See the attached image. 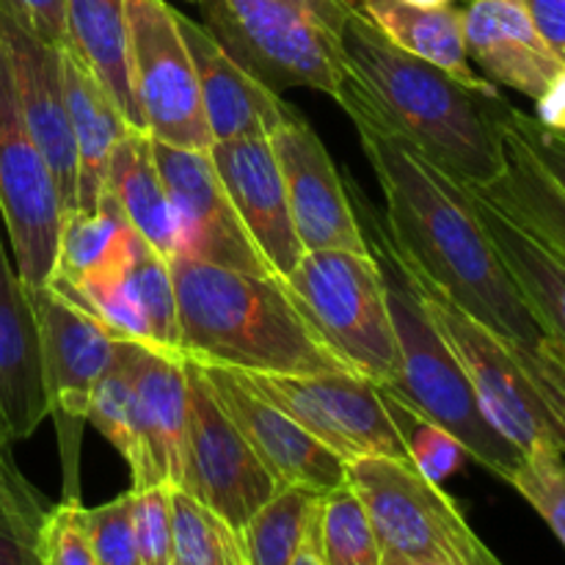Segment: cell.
Returning <instances> with one entry per match:
<instances>
[{
    "label": "cell",
    "instance_id": "cell-1",
    "mask_svg": "<svg viewBox=\"0 0 565 565\" xmlns=\"http://www.w3.org/2000/svg\"><path fill=\"white\" fill-rule=\"evenodd\" d=\"M384 193L392 241L414 270L502 342L550 412L565 452V345L535 315L486 235L469 188L367 125H353Z\"/></svg>",
    "mask_w": 565,
    "mask_h": 565
},
{
    "label": "cell",
    "instance_id": "cell-2",
    "mask_svg": "<svg viewBox=\"0 0 565 565\" xmlns=\"http://www.w3.org/2000/svg\"><path fill=\"white\" fill-rule=\"evenodd\" d=\"M353 125L408 143L463 185L505 171L500 121L511 108L497 86L475 88L395 47L356 6L345 28V83L337 99Z\"/></svg>",
    "mask_w": 565,
    "mask_h": 565
},
{
    "label": "cell",
    "instance_id": "cell-3",
    "mask_svg": "<svg viewBox=\"0 0 565 565\" xmlns=\"http://www.w3.org/2000/svg\"><path fill=\"white\" fill-rule=\"evenodd\" d=\"M182 359L241 373H351L309 329L279 276L169 259Z\"/></svg>",
    "mask_w": 565,
    "mask_h": 565
},
{
    "label": "cell",
    "instance_id": "cell-4",
    "mask_svg": "<svg viewBox=\"0 0 565 565\" xmlns=\"http://www.w3.org/2000/svg\"><path fill=\"white\" fill-rule=\"evenodd\" d=\"M345 188L351 193L367 252L373 254L384 276L392 326H395L397 348H401V379L395 386H384V390L423 414L425 419L441 425L447 434H452L467 447L472 461L508 483L522 463L524 452L486 419L467 373L430 320L417 287L408 279V270L392 241L384 213L370 202L353 177H345Z\"/></svg>",
    "mask_w": 565,
    "mask_h": 565
},
{
    "label": "cell",
    "instance_id": "cell-5",
    "mask_svg": "<svg viewBox=\"0 0 565 565\" xmlns=\"http://www.w3.org/2000/svg\"><path fill=\"white\" fill-rule=\"evenodd\" d=\"M202 25L274 92L312 88L340 99L345 28L359 0H196Z\"/></svg>",
    "mask_w": 565,
    "mask_h": 565
},
{
    "label": "cell",
    "instance_id": "cell-6",
    "mask_svg": "<svg viewBox=\"0 0 565 565\" xmlns=\"http://www.w3.org/2000/svg\"><path fill=\"white\" fill-rule=\"evenodd\" d=\"M281 281L309 329L353 375L379 386L397 384L401 348L373 254L342 248L303 252Z\"/></svg>",
    "mask_w": 565,
    "mask_h": 565
},
{
    "label": "cell",
    "instance_id": "cell-7",
    "mask_svg": "<svg viewBox=\"0 0 565 565\" xmlns=\"http://www.w3.org/2000/svg\"><path fill=\"white\" fill-rule=\"evenodd\" d=\"M379 539L384 565L439 561L450 565H502L469 527L461 508L439 483L397 458H359L345 467Z\"/></svg>",
    "mask_w": 565,
    "mask_h": 565
},
{
    "label": "cell",
    "instance_id": "cell-8",
    "mask_svg": "<svg viewBox=\"0 0 565 565\" xmlns=\"http://www.w3.org/2000/svg\"><path fill=\"white\" fill-rule=\"evenodd\" d=\"M39 326L42 381L50 419L58 434L61 467H64V500L77 497L83 425L88 423L94 386L114 359L116 337L75 298L53 285L28 287Z\"/></svg>",
    "mask_w": 565,
    "mask_h": 565
},
{
    "label": "cell",
    "instance_id": "cell-9",
    "mask_svg": "<svg viewBox=\"0 0 565 565\" xmlns=\"http://www.w3.org/2000/svg\"><path fill=\"white\" fill-rule=\"evenodd\" d=\"M243 384L303 430L323 441L345 463L359 458L408 461L401 430L392 423L379 384L353 373H241Z\"/></svg>",
    "mask_w": 565,
    "mask_h": 565
},
{
    "label": "cell",
    "instance_id": "cell-10",
    "mask_svg": "<svg viewBox=\"0 0 565 565\" xmlns=\"http://www.w3.org/2000/svg\"><path fill=\"white\" fill-rule=\"evenodd\" d=\"M130 83L143 130L180 149L213 147L196 70L177 9L166 0H125Z\"/></svg>",
    "mask_w": 565,
    "mask_h": 565
},
{
    "label": "cell",
    "instance_id": "cell-11",
    "mask_svg": "<svg viewBox=\"0 0 565 565\" xmlns=\"http://www.w3.org/2000/svg\"><path fill=\"white\" fill-rule=\"evenodd\" d=\"M0 221L11 259L28 287H44L58 259L64 204L53 169L28 132L9 66L0 53Z\"/></svg>",
    "mask_w": 565,
    "mask_h": 565
},
{
    "label": "cell",
    "instance_id": "cell-12",
    "mask_svg": "<svg viewBox=\"0 0 565 565\" xmlns=\"http://www.w3.org/2000/svg\"><path fill=\"white\" fill-rule=\"evenodd\" d=\"M403 265H406L408 279L417 287L430 320L467 373L486 419L522 452L550 445V441L561 445L539 392L519 370L511 353L502 348V342L483 326L475 323L467 312H461L434 281L414 270L406 257H403Z\"/></svg>",
    "mask_w": 565,
    "mask_h": 565
},
{
    "label": "cell",
    "instance_id": "cell-13",
    "mask_svg": "<svg viewBox=\"0 0 565 565\" xmlns=\"http://www.w3.org/2000/svg\"><path fill=\"white\" fill-rule=\"evenodd\" d=\"M177 489L196 497L237 533L281 489L226 417L196 362H188V439Z\"/></svg>",
    "mask_w": 565,
    "mask_h": 565
},
{
    "label": "cell",
    "instance_id": "cell-14",
    "mask_svg": "<svg viewBox=\"0 0 565 565\" xmlns=\"http://www.w3.org/2000/svg\"><path fill=\"white\" fill-rule=\"evenodd\" d=\"M152 152L177 218V254L243 274L276 276L243 230L210 149H180L152 138Z\"/></svg>",
    "mask_w": 565,
    "mask_h": 565
},
{
    "label": "cell",
    "instance_id": "cell-15",
    "mask_svg": "<svg viewBox=\"0 0 565 565\" xmlns=\"http://www.w3.org/2000/svg\"><path fill=\"white\" fill-rule=\"evenodd\" d=\"M268 138L279 160L292 224L303 252H367L345 177L331 160L318 130L296 110Z\"/></svg>",
    "mask_w": 565,
    "mask_h": 565
},
{
    "label": "cell",
    "instance_id": "cell-16",
    "mask_svg": "<svg viewBox=\"0 0 565 565\" xmlns=\"http://www.w3.org/2000/svg\"><path fill=\"white\" fill-rule=\"evenodd\" d=\"M0 53L9 66L28 132L53 169L64 215L77 210V154L66 110L61 47L44 42L0 9Z\"/></svg>",
    "mask_w": 565,
    "mask_h": 565
},
{
    "label": "cell",
    "instance_id": "cell-17",
    "mask_svg": "<svg viewBox=\"0 0 565 565\" xmlns=\"http://www.w3.org/2000/svg\"><path fill=\"white\" fill-rule=\"evenodd\" d=\"M199 370L207 379L226 417L237 425L243 439L252 445L276 483L298 486L315 494H326L348 483V463L331 447L315 439L274 403L248 390L235 373L224 367H210V364H199Z\"/></svg>",
    "mask_w": 565,
    "mask_h": 565
},
{
    "label": "cell",
    "instance_id": "cell-18",
    "mask_svg": "<svg viewBox=\"0 0 565 565\" xmlns=\"http://www.w3.org/2000/svg\"><path fill=\"white\" fill-rule=\"evenodd\" d=\"M210 158L235 204L243 230L270 270L285 279L303 257V246L292 224L285 180L270 138L248 136L215 141L210 147Z\"/></svg>",
    "mask_w": 565,
    "mask_h": 565
},
{
    "label": "cell",
    "instance_id": "cell-19",
    "mask_svg": "<svg viewBox=\"0 0 565 565\" xmlns=\"http://www.w3.org/2000/svg\"><path fill=\"white\" fill-rule=\"evenodd\" d=\"M121 342L130 362L141 439V469L132 489L180 486L188 439V362L182 353L149 342Z\"/></svg>",
    "mask_w": 565,
    "mask_h": 565
},
{
    "label": "cell",
    "instance_id": "cell-20",
    "mask_svg": "<svg viewBox=\"0 0 565 565\" xmlns=\"http://www.w3.org/2000/svg\"><path fill=\"white\" fill-rule=\"evenodd\" d=\"M177 20H180L188 53H191L193 70H196L199 97H202L204 119H207L213 143L232 141V138L270 136L281 121L296 114V108L287 105L279 92L243 70L202 22L182 14L180 9H177Z\"/></svg>",
    "mask_w": 565,
    "mask_h": 565
},
{
    "label": "cell",
    "instance_id": "cell-21",
    "mask_svg": "<svg viewBox=\"0 0 565 565\" xmlns=\"http://www.w3.org/2000/svg\"><path fill=\"white\" fill-rule=\"evenodd\" d=\"M469 61L494 86L513 88L535 103L565 61L546 44L522 0H469L463 9Z\"/></svg>",
    "mask_w": 565,
    "mask_h": 565
},
{
    "label": "cell",
    "instance_id": "cell-22",
    "mask_svg": "<svg viewBox=\"0 0 565 565\" xmlns=\"http://www.w3.org/2000/svg\"><path fill=\"white\" fill-rule=\"evenodd\" d=\"M0 414L11 439L36 434L50 417L42 381V351L31 290L20 279L0 235Z\"/></svg>",
    "mask_w": 565,
    "mask_h": 565
},
{
    "label": "cell",
    "instance_id": "cell-23",
    "mask_svg": "<svg viewBox=\"0 0 565 565\" xmlns=\"http://www.w3.org/2000/svg\"><path fill=\"white\" fill-rule=\"evenodd\" d=\"M61 70L77 154V210L97 213L105 196L110 154L130 127L108 88L66 44L61 47Z\"/></svg>",
    "mask_w": 565,
    "mask_h": 565
},
{
    "label": "cell",
    "instance_id": "cell-24",
    "mask_svg": "<svg viewBox=\"0 0 565 565\" xmlns=\"http://www.w3.org/2000/svg\"><path fill=\"white\" fill-rule=\"evenodd\" d=\"M467 188L475 213L500 252L505 268L511 270L513 281L524 292L535 315L544 320L546 329L565 345V254L511 218L478 188Z\"/></svg>",
    "mask_w": 565,
    "mask_h": 565
},
{
    "label": "cell",
    "instance_id": "cell-25",
    "mask_svg": "<svg viewBox=\"0 0 565 565\" xmlns=\"http://www.w3.org/2000/svg\"><path fill=\"white\" fill-rule=\"evenodd\" d=\"M141 237L132 232L121 210L103 196L97 213H66L58 237V259L47 285L81 292L92 285L121 279L136 259Z\"/></svg>",
    "mask_w": 565,
    "mask_h": 565
},
{
    "label": "cell",
    "instance_id": "cell-26",
    "mask_svg": "<svg viewBox=\"0 0 565 565\" xmlns=\"http://www.w3.org/2000/svg\"><path fill=\"white\" fill-rule=\"evenodd\" d=\"M105 196L152 252L163 259L177 257V218L154 163L149 132L127 130L116 143L105 177Z\"/></svg>",
    "mask_w": 565,
    "mask_h": 565
},
{
    "label": "cell",
    "instance_id": "cell-27",
    "mask_svg": "<svg viewBox=\"0 0 565 565\" xmlns=\"http://www.w3.org/2000/svg\"><path fill=\"white\" fill-rule=\"evenodd\" d=\"M359 9L395 47L439 66L467 86H494L472 70L461 9L452 6L419 9L403 0H359Z\"/></svg>",
    "mask_w": 565,
    "mask_h": 565
},
{
    "label": "cell",
    "instance_id": "cell-28",
    "mask_svg": "<svg viewBox=\"0 0 565 565\" xmlns=\"http://www.w3.org/2000/svg\"><path fill=\"white\" fill-rule=\"evenodd\" d=\"M66 47L97 75L130 130H143L130 83L125 0H64ZM147 132V130H143Z\"/></svg>",
    "mask_w": 565,
    "mask_h": 565
},
{
    "label": "cell",
    "instance_id": "cell-29",
    "mask_svg": "<svg viewBox=\"0 0 565 565\" xmlns=\"http://www.w3.org/2000/svg\"><path fill=\"white\" fill-rule=\"evenodd\" d=\"M500 136L505 149V171L478 191L565 254V191L513 130L508 110L500 121Z\"/></svg>",
    "mask_w": 565,
    "mask_h": 565
},
{
    "label": "cell",
    "instance_id": "cell-30",
    "mask_svg": "<svg viewBox=\"0 0 565 565\" xmlns=\"http://www.w3.org/2000/svg\"><path fill=\"white\" fill-rule=\"evenodd\" d=\"M309 546L323 565H384L367 511L348 483L318 497Z\"/></svg>",
    "mask_w": 565,
    "mask_h": 565
},
{
    "label": "cell",
    "instance_id": "cell-31",
    "mask_svg": "<svg viewBox=\"0 0 565 565\" xmlns=\"http://www.w3.org/2000/svg\"><path fill=\"white\" fill-rule=\"evenodd\" d=\"M315 491L281 486L241 530L248 565H292L312 527Z\"/></svg>",
    "mask_w": 565,
    "mask_h": 565
},
{
    "label": "cell",
    "instance_id": "cell-32",
    "mask_svg": "<svg viewBox=\"0 0 565 565\" xmlns=\"http://www.w3.org/2000/svg\"><path fill=\"white\" fill-rule=\"evenodd\" d=\"M171 539L182 565H248L243 539L226 519L171 486Z\"/></svg>",
    "mask_w": 565,
    "mask_h": 565
},
{
    "label": "cell",
    "instance_id": "cell-33",
    "mask_svg": "<svg viewBox=\"0 0 565 565\" xmlns=\"http://www.w3.org/2000/svg\"><path fill=\"white\" fill-rule=\"evenodd\" d=\"M88 423L125 458L132 478H136L138 469H141V439H138L136 392H132L130 362H127V351L121 340H116L114 359H110L108 370H105L103 379L94 386Z\"/></svg>",
    "mask_w": 565,
    "mask_h": 565
},
{
    "label": "cell",
    "instance_id": "cell-34",
    "mask_svg": "<svg viewBox=\"0 0 565 565\" xmlns=\"http://www.w3.org/2000/svg\"><path fill=\"white\" fill-rule=\"evenodd\" d=\"M130 287L141 309L149 345L180 353V318H177V290L169 259L141 241L130 265Z\"/></svg>",
    "mask_w": 565,
    "mask_h": 565
},
{
    "label": "cell",
    "instance_id": "cell-35",
    "mask_svg": "<svg viewBox=\"0 0 565 565\" xmlns=\"http://www.w3.org/2000/svg\"><path fill=\"white\" fill-rule=\"evenodd\" d=\"M384 392L386 408L392 414V423L401 430V439L406 445L408 461L414 463L419 475H425L434 483H445L450 475H456L463 467V461L469 458L467 447L456 439L452 434H447L441 425L430 423L423 414H417L414 408H408L406 403L397 401L392 392Z\"/></svg>",
    "mask_w": 565,
    "mask_h": 565
},
{
    "label": "cell",
    "instance_id": "cell-36",
    "mask_svg": "<svg viewBox=\"0 0 565 565\" xmlns=\"http://www.w3.org/2000/svg\"><path fill=\"white\" fill-rule=\"evenodd\" d=\"M508 483L535 508L541 519L552 527L557 541L565 546V452L550 441L524 452L522 463Z\"/></svg>",
    "mask_w": 565,
    "mask_h": 565
},
{
    "label": "cell",
    "instance_id": "cell-37",
    "mask_svg": "<svg viewBox=\"0 0 565 565\" xmlns=\"http://www.w3.org/2000/svg\"><path fill=\"white\" fill-rule=\"evenodd\" d=\"M81 516L97 565H141L132 530V491L105 505L83 508Z\"/></svg>",
    "mask_w": 565,
    "mask_h": 565
},
{
    "label": "cell",
    "instance_id": "cell-38",
    "mask_svg": "<svg viewBox=\"0 0 565 565\" xmlns=\"http://www.w3.org/2000/svg\"><path fill=\"white\" fill-rule=\"evenodd\" d=\"M130 491L138 563L169 565L174 561V539H171V486H147V489Z\"/></svg>",
    "mask_w": 565,
    "mask_h": 565
},
{
    "label": "cell",
    "instance_id": "cell-39",
    "mask_svg": "<svg viewBox=\"0 0 565 565\" xmlns=\"http://www.w3.org/2000/svg\"><path fill=\"white\" fill-rule=\"evenodd\" d=\"M83 502L61 500L44 513L39 527V563L42 565H97L86 527H83Z\"/></svg>",
    "mask_w": 565,
    "mask_h": 565
},
{
    "label": "cell",
    "instance_id": "cell-40",
    "mask_svg": "<svg viewBox=\"0 0 565 565\" xmlns=\"http://www.w3.org/2000/svg\"><path fill=\"white\" fill-rule=\"evenodd\" d=\"M508 121H511L513 130L522 136V141L527 143L530 152L541 160L546 171L552 174V180L565 191V132H555L550 127H544L541 121H535V116L522 114L519 108H508Z\"/></svg>",
    "mask_w": 565,
    "mask_h": 565
},
{
    "label": "cell",
    "instance_id": "cell-41",
    "mask_svg": "<svg viewBox=\"0 0 565 565\" xmlns=\"http://www.w3.org/2000/svg\"><path fill=\"white\" fill-rule=\"evenodd\" d=\"M0 9L44 42L55 47L66 44L64 0H0Z\"/></svg>",
    "mask_w": 565,
    "mask_h": 565
},
{
    "label": "cell",
    "instance_id": "cell-42",
    "mask_svg": "<svg viewBox=\"0 0 565 565\" xmlns=\"http://www.w3.org/2000/svg\"><path fill=\"white\" fill-rule=\"evenodd\" d=\"M522 3L546 44L565 61V0H522Z\"/></svg>",
    "mask_w": 565,
    "mask_h": 565
},
{
    "label": "cell",
    "instance_id": "cell-43",
    "mask_svg": "<svg viewBox=\"0 0 565 565\" xmlns=\"http://www.w3.org/2000/svg\"><path fill=\"white\" fill-rule=\"evenodd\" d=\"M535 121L555 132H565V66L535 99Z\"/></svg>",
    "mask_w": 565,
    "mask_h": 565
},
{
    "label": "cell",
    "instance_id": "cell-44",
    "mask_svg": "<svg viewBox=\"0 0 565 565\" xmlns=\"http://www.w3.org/2000/svg\"><path fill=\"white\" fill-rule=\"evenodd\" d=\"M11 430H9V425H6V419H3V414H0V469L6 467V463H11L9 461V445H11Z\"/></svg>",
    "mask_w": 565,
    "mask_h": 565
},
{
    "label": "cell",
    "instance_id": "cell-45",
    "mask_svg": "<svg viewBox=\"0 0 565 565\" xmlns=\"http://www.w3.org/2000/svg\"><path fill=\"white\" fill-rule=\"evenodd\" d=\"M292 565H323L318 561V555L312 552V546H309V539H307V544H303V550L298 552V557L292 561Z\"/></svg>",
    "mask_w": 565,
    "mask_h": 565
},
{
    "label": "cell",
    "instance_id": "cell-46",
    "mask_svg": "<svg viewBox=\"0 0 565 565\" xmlns=\"http://www.w3.org/2000/svg\"><path fill=\"white\" fill-rule=\"evenodd\" d=\"M403 3L419 6V9H436V6H450L452 0H403Z\"/></svg>",
    "mask_w": 565,
    "mask_h": 565
},
{
    "label": "cell",
    "instance_id": "cell-47",
    "mask_svg": "<svg viewBox=\"0 0 565 565\" xmlns=\"http://www.w3.org/2000/svg\"><path fill=\"white\" fill-rule=\"evenodd\" d=\"M390 565H450V563H439V561H403V563H390Z\"/></svg>",
    "mask_w": 565,
    "mask_h": 565
},
{
    "label": "cell",
    "instance_id": "cell-48",
    "mask_svg": "<svg viewBox=\"0 0 565 565\" xmlns=\"http://www.w3.org/2000/svg\"><path fill=\"white\" fill-rule=\"evenodd\" d=\"M169 565H182V563H177V561H171V563H169Z\"/></svg>",
    "mask_w": 565,
    "mask_h": 565
},
{
    "label": "cell",
    "instance_id": "cell-49",
    "mask_svg": "<svg viewBox=\"0 0 565 565\" xmlns=\"http://www.w3.org/2000/svg\"><path fill=\"white\" fill-rule=\"evenodd\" d=\"M185 3H196V0H185Z\"/></svg>",
    "mask_w": 565,
    "mask_h": 565
}]
</instances>
